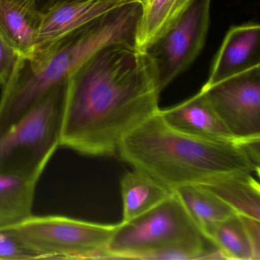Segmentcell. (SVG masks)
<instances>
[{
    "instance_id": "cell-20",
    "label": "cell",
    "mask_w": 260,
    "mask_h": 260,
    "mask_svg": "<svg viewBox=\"0 0 260 260\" xmlns=\"http://www.w3.org/2000/svg\"><path fill=\"white\" fill-rule=\"evenodd\" d=\"M19 54L0 36V87L10 81L19 60Z\"/></svg>"
},
{
    "instance_id": "cell-9",
    "label": "cell",
    "mask_w": 260,
    "mask_h": 260,
    "mask_svg": "<svg viewBox=\"0 0 260 260\" xmlns=\"http://www.w3.org/2000/svg\"><path fill=\"white\" fill-rule=\"evenodd\" d=\"M138 1L142 0H74L41 10L34 57L109 12Z\"/></svg>"
},
{
    "instance_id": "cell-15",
    "label": "cell",
    "mask_w": 260,
    "mask_h": 260,
    "mask_svg": "<svg viewBox=\"0 0 260 260\" xmlns=\"http://www.w3.org/2000/svg\"><path fill=\"white\" fill-rule=\"evenodd\" d=\"M120 185L124 222L147 212L173 193L148 175L136 170L125 173L121 178Z\"/></svg>"
},
{
    "instance_id": "cell-21",
    "label": "cell",
    "mask_w": 260,
    "mask_h": 260,
    "mask_svg": "<svg viewBox=\"0 0 260 260\" xmlns=\"http://www.w3.org/2000/svg\"><path fill=\"white\" fill-rule=\"evenodd\" d=\"M240 219L243 221V225L246 228V232L249 236L253 249L255 260L260 258V220L252 217L240 215Z\"/></svg>"
},
{
    "instance_id": "cell-3",
    "label": "cell",
    "mask_w": 260,
    "mask_h": 260,
    "mask_svg": "<svg viewBox=\"0 0 260 260\" xmlns=\"http://www.w3.org/2000/svg\"><path fill=\"white\" fill-rule=\"evenodd\" d=\"M142 1L109 12L63 38L29 60L19 57L0 97V134L23 116L103 48L118 42L135 44Z\"/></svg>"
},
{
    "instance_id": "cell-18",
    "label": "cell",
    "mask_w": 260,
    "mask_h": 260,
    "mask_svg": "<svg viewBox=\"0 0 260 260\" xmlns=\"http://www.w3.org/2000/svg\"><path fill=\"white\" fill-rule=\"evenodd\" d=\"M208 241L218 249L225 259L255 260L249 236L237 213L220 223Z\"/></svg>"
},
{
    "instance_id": "cell-16",
    "label": "cell",
    "mask_w": 260,
    "mask_h": 260,
    "mask_svg": "<svg viewBox=\"0 0 260 260\" xmlns=\"http://www.w3.org/2000/svg\"><path fill=\"white\" fill-rule=\"evenodd\" d=\"M39 181L0 172V228L15 226L32 215Z\"/></svg>"
},
{
    "instance_id": "cell-14",
    "label": "cell",
    "mask_w": 260,
    "mask_h": 260,
    "mask_svg": "<svg viewBox=\"0 0 260 260\" xmlns=\"http://www.w3.org/2000/svg\"><path fill=\"white\" fill-rule=\"evenodd\" d=\"M174 191L208 240L220 223L236 214L226 202L201 185H183Z\"/></svg>"
},
{
    "instance_id": "cell-4",
    "label": "cell",
    "mask_w": 260,
    "mask_h": 260,
    "mask_svg": "<svg viewBox=\"0 0 260 260\" xmlns=\"http://www.w3.org/2000/svg\"><path fill=\"white\" fill-rule=\"evenodd\" d=\"M206 238L173 191L168 199L129 221H121L99 258H223L208 249Z\"/></svg>"
},
{
    "instance_id": "cell-19",
    "label": "cell",
    "mask_w": 260,
    "mask_h": 260,
    "mask_svg": "<svg viewBox=\"0 0 260 260\" xmlns=\"http://www.w3.org/2000/svg\"><path fill=\"white\" fill-rule=\"evenodd\" d=\"M39 258L11 228H0V259Z\"/></svg>"
},
{
    "instance_id": "cell-10",
    "label": "cell",
    "mask_w": 260,
    "mask_h": 260,
    "mask_svg": "<svg viewBox=\"0 0 260 260\" xmlns=\"http://www.w3.org/2000/svg\"><path fill=\"white\" fill-rule=\"evenodd\" d=\"M260 67V25L249 22L232 26L216 54L202 89Z\"/></svg>"
},
{
    "instance_id": "cell-11",
    "label": "cell",
    "mask_w": 260,
    "mask_h": 260,
    "mask_svg": "<svg viewBox=\"0 0 260 260\" xmlns=\"http://www.w3.org/2000/svg\"><path fill=\"white\" fill-rule=\"evenodd\" d=\"M170 125L182 132L215 141L239 142L200 90L176 106L160 110Z\"/></svg>"
},
{
    "instance_id": "cell-8",
    "label": "cell",
    "mask_w": 260,
    "mask_h": 260,
    "mask_svg": "<svg viewBox=\"0 0 260 260\" xmlns=\"http://www.w3.org/2000/svg\"><path fill=\"white\" fill-rule=\"evenodd\" d=\"M201 90L239 142L260 138V67Z\"/></svg>"
},
{
    "instance_id": "cell-13",
    "label": "cell",
    "mask_w": 260,
    "mask_h": 260,
    "mask_svg": "<svg viewBox=\"0 0 260 260\" xmlns=\"http://www.w3.org/2000/svg\"><path fill=\"white\" fill-rule=\"evenodd\" d=\"M194 0H142L135 46L146 51L183 16Z\"/></svg>"
},
{
    "instance_id": "cell-7",
    "label": "cell",
    "mask_w": 260,
    "mask_h": 260,
    "mask_svg": "<svg viewBox=\"0 0 260 260\" xmlns=\"http://www.w3.org/2000/svg\"><path fill=\"white\" fill-rule=\"evenodd\" d=\"M211 0H194L183 16L146 52L153 62L159 92L185 72L205 46Z\"/></svg>"
},
{
    "instance_id": "cell-1",
    "label": "cell",
    "mask_w": 260,
    "mask_h": 260,
    "mask_svg": "<svg viewBox=\"0 0 260 260\" xmlns=\"http://www.w3.org/2000/svg\"><path fill=\"white\" fill-rule=\"evenodd\" d=\"M151 59L135 44H112L64 85L60 147L81 155L116 154L123 138L159 110Z\"/></svg>"
},
{
    "instance_id": "cell-17",
    "label": "cell",
    "mask_w": 260,
    "mask_h": 260,
    "mask_svg": "<svg viewBox=\"0 0 260 260\" xmlns=\"http://www.w3.org/2000/svg\"><path fill=\"white\" fill-rule=\"evenodd\" d=\"M229 205L237 214L260 220V187L251 174L228 176L202 184Z\"/></svg>"
},
{
    "instance_id": "cell-6",
    "label": "cell",
    "mask_w": 260,
    "mask_h": 260,
    "mask_svg": "<svg viewBox=\"0 0 260 260\" xmlns=\"http://www.w3.org/2000/svg\"><path fill=\"white\" fill-rule=\"evenodd\" d=\"M119 224L32 214L10 228L39 258H99Z\"/></svg>"
},
{
    "instance_id": "cell-2",
    "label": "cell",
    "mask_w": 260,
    "mask_h": 260,
    "mask_svg": "<svg viewBox=\"0 0 260 260\" xmlns=\"http://www.w3.org/2000/svg\"><path fill=\"white\" fill-rule=\"evenodd\" d=\"M122 160L174 191L237 175L259 174L240 142L215 141L175 128L160 109L126 135Z\"/></svg>"
},
{
    "instance_id": "cell-22",
    "label": "cell",
    "mask_w": 260,
    "mask_h": 260,
    "mask_svg": "<svg viewBox=\"0 0 260 260\" xmlns=\"http://www.w3.org/2000/svg\"><path fill=\"white\" fill-rule=\"evenodd\" d=\"M70 1H74V0H37V3L39 9L42 10L47 7H51V6L55 5V4L70 2Z\"/></svg>"
},
{
    "instance_id": "cell-12",
    "label": "cell",
    "mask_w": 260,
    "mask_h": 260,
    "mask_svg": "<svg viewBox=\"0 0 260 260\" xmlns=\"http://www.w3.org/2000/svg\"><path fill=\"white\" fill-rule=\"evenodd\" d=\"M40 20L37 0H0V36L25 60L34 57Z\"/></svg>"
},
{
    "instance_id": "cell-5",
    "label": "cell",
    "mask_w": 260,
    "mask_h": 260,
    "mask_svg": "<svg viewBox=\"0 0 260 260\" xmlns=\"http://www.w3.org/2000/svg\"><path fill=\"white\" fill-rule=\"evenodd\" d=\"M64 86L0 134V172L39 180L60 147Z\"/></svg>"
}]
</instances>
